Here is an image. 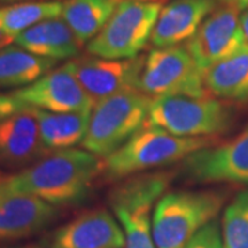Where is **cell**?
Instances as JSON below:
<instances>
[{
    "mask_svg": "<svg viewBox=\"0 0 248 248\" xmlns=\"http://www.w3.org/2000/svg\"><path fill=\"white\" fill-rule=\"evenodd\" d=\"M145 58V55H138L130 60H105L91 55L73 58L66 65L93 102L97 104L119 93L138 89Z\"/></svg>",
    "mask_w": 248,
    "mask_h": 248,
    "instance_id": "obj_11",
    "label": "cell"
},
{
    "mask_svg": "<svg viewBox=\"0 0 248 248\" xmlns=\"http://www.w3.org/2000/svg\"><path fill=\"white\" fill-rule=\"evenodd\" d=\"M45 148L36 108L24 107L0 122V163L6 167H22L45 157Z\"/></svg>",
    "mask_w": 248,
    "mask_h": 248,
    "instance_id": "obj_14",
    "label": "cell"
},
{
    "mask_svg": "<svg viewBox=\"0 0 248 248\" xmlns=\"http://www.w3.org/2000/svg\"><path fill=\"white\" fill-rule=\"evenodd\" d=\"M161 9L160 0H120L107 25L87 43V51L105 60H130L141 55Z\"/></svg>",
    "mask_w": 248,
    "mask_h": 248,
    "instance_id": "obj_6",
    "label": "cell"
},
{
    "mask_svg": "<svg viewBox=\"0 0 248 248\" xmlns=\"http://www.w3.org/2000/svg\"><path fill=\"white\" fill-rule=\"evenodd\" d=\"M55 61L21 48L7 46L0 50V89L25 87L53 71Z\"/></svg>",
    "mask_w": 248,
    "mask_h": 248,
    "instance_id": "obj_20",
    "label": "cell"
},
{
    "mask_svg": "<svg viewBox=\"0 0 248 248\" xmlns=\"http://www.w3.org/2000/svg\"><path fill=\"white\" fill-rule=\"evenodd\" d=\"M185 248H225L222 229L217 219L205 225L195 237L190 240Z\"/></svg>",
    "mask_w": 248,
    "mask_h": 248,
    "instance_id": "obj_24",
    "label": "cell"
},
{
    "mask_svg": "<svg viewBox=\"0 0 248 248\" xmlns=\"http://www.w3.org/2000/svg\"><path fill=\"white\" fill-rule=\"evenodd\" d=\"M120 0H66L62 18L80 45L89 43L107 25Z\"/></svg>",
    "mask_w": 248,
    "mask_h": 248,
    "instance_id": "obj_21",
    "label": "cell"
},
{
    "mask_svg": "<svg viewBox=\"0 0 248 248\" xmlns=\"http://www.w3.org/2000/svg\"><path fill=\"white\" fill-rule=\"evenodd\" d=\"M184 170L189 179L200 184L248 185V124L229 141L189 155Z\"/></svg>",
    "mask_w": 248,
    "mask_h": 248,
    "instance_id": "obj_10",
    "label": "cell"
},
{
    "mask_svg": "<svg viewBox=\"0 0 248 248\" xmlns=\"http://www.w3.org/2000/svg\"><path fill=\"white\" fill-rule=\"evenodd\" d=\"M16 248H42V247H37V246H24V247H16Z\"/></svg>",
    "mask_w": 248,
    "mask_h": 248,
    "instance_id": "obj_30",
    "label": "cell"
},
{
    "mask_svg": "<svg viewBox=\"0 0 248 248\" xmlns=\"http://www.w3.org/2000/svg\"><path fill=\"white\" fill-rule=\"evenodd\" d=\"M102 172V160L91 152L55 151L14 175L0 178V193L33 196L54 207L71 205L84 200Z\"/></svg>",
    "mask_w": 248,
    "mask_h": 248,
    "instance_id": "obj_1",
    "label": "cell"
},
{
    "mask_svg": "<svg viewBox=\"0 0 248 248\" xmlns=\"http://www.w3.org/2000/svg\"><path fill=\"white\" fill-rule=\"evenodd\" d=\"M240 24H241L243 33L246 36V40L248 42V7L246 10H243V13L240 16Z\"/></svg>",
    "mask_w": 248,
    "mask_h": 248,
    "instance_id": "obj_27",
    "label": "cell"
},
{
    "mask_svg": "<svg viewBox=\"0 0 248 248\" xmlns=\"http://www.w3.org/2000/svg\"><path fill=\"white\" fill-rule=\"evenodd\" d=\"M233 124V110L226 101L211 94L202 97L170 95L152 99L145 125L157 127L186 138H214Z\"/></svg>",
    "mask_w": 248,
    "mask_h": 248,
    "instance_id": "obj_4",
    "label": "cell"
},
{
    "mask_svg": "<svg viewBox=\"0 0 248 248\" xmlns=\"http://www.w3.org/2000/svg\"><path fill=\"white\" fill-rule=\"evenodd\" d=\"M62 1H22L0 9V19L4 32L16 39L19 33L36 24L62 16Z\"/></svg>",
    "mask_w": 248,
    "mask_h": 248,
    "instance_id": "obj_22",
    "label": "cell"
},
{
    "mask_svg": "<svg viewBox=\"0 0 248 248\" xmlns=\"http://www.w3.org/2000/svg\"><path fill=\"white\" fill-rule=\"evenodd\" d=\"M204 86L222 101L247 102L248 47L211 66L204 73Z\"/></svg>",
    "mask_w": 248,
    "mask_h": 248,
    "instance_id": "obj_18",
    "label": "cell"
},
{
    "mask_svg": "<svg viewBox=\"0 0 248 248\" xmlns=\"http://www.w3.org/2000/svg\"><path fill=\"white\" fill-rule=\"evenodd\" d=\"M215 1H221L223 4H233L240 10H246L248 7V0H215Z\"/></svg>",
    "mask_w": 248,
    "mask_h": 248,
    "instance_id": "obj_28",
    "label": "cell"
},
{
    "mask_svg": "<svg viewBox=\"0 0 248 248\" xmlns=\"http://www.w3.org/2000/svg\"><path fill=\"white\" fill-rule=\"evenodd\" d=\"M3 3H14V1H25V0H0Z\"/></svg>",
    "mask_w": 248,
    "mask_h": 248,
    "instance_id": "obj_29",
    "label": "cell"
},
{
    "mask_svg": "<svg viewBox=\"0 0 248 248\" xmlns=\"http://www.w3.org/2000/svg\"><path fill=\"white\" fill-rule=\"evenodd\" d=\"M141 90H127L97 102L90 115L83 149L107 157L123 146L146 123L152 105Z\"/></svg>",
    "mask_w": 248,
    "mask_h": 248,
    "instance_id": "obj_5",
    "label": "cell"
},
{
    "mask_svg": "<svg viewBox=\"0 0 248 248\" xmlns=\"http://www.w3.org/2000/svg\"><path fill=\"white\" fill-rule=\"evenodd\" d=\"M241 11L233 4L218 6L187 42L186 47L203 73L248 47L240 24Z\"/></svg>",
    "mask_w": 248,
    "mask_h": 248,
    "instance_id": "obj_9",
    "label": "cell"
},
{
    "mask_svg": "<svg viewBox=\"0 0 248 248\" xmlns=\"http://www.w3.org/2000/svg\"><path fill=\"white\" fill-rule=\"evenodd\" d=\"M27 107L13 94H0V122L7 119L9 116L14 115L19 109Z\"/></svg>",
    "mask_w": 248,
    "mask_h": 248,
    "instance_id": "obj_25",
    "label": "cell"
},
{
    "mask_svg": "<svg viewBox=\"0 0 248 248\" xmlns=\"http://www.w3.org/2000/svg\"><path fill=\"white\" fill-rule=\"evenodd\" d=\"M91 110L54 113L36 109L40 138L46 149L48 152L65 151L81 145L89 130Z\"/></svg>",
    "mask_w": 248,
    "mask_h": 248,
    "instance_id": "obj_19",
    "label": "cell"
},
{
    "mask_svg": "<svg viewBox=\"0 0 248 248\" xmlns=\"http://www.w3.org/2000/svg\"><path fill=\"white\" fill-rule=\"evenodd\" d=\"M57 207L29 195L0 193V241L27 239L57 218Z\"/></svg>",
    "mask_w": 248,
    "mask_h": 248,
    "instance_id": "obj_16",
    "label": "cell"
},
{
    "mask_svg": "<svg viewBox=\"0 0 248 248\" xmlns=\"http://www.w3.org/2000/svg\"><path fill=\"white\" fill-rule=\"evenodd\" d=\"M218 6L215 0H171L160 11L151 43L164 48L189 42Z\"/></svg>",
    "mask_w": 248,
    "mask_h": 248,
    "instance_id": "obj_15",
    "label": "cell"
},
{
    "mask_svg": "<svg viewBox=\"0 0 248 248\" xmlns=\"http://www.w3.org/2000/svg\"><path fill=\"white\" fill-rule=\"evenodd\" d=\"M225 248H248V189L232 199L222 215Z\"/></svg>",
    "mask_w": 248,
    "mask_h": 248,
    "instance_id": "obj_23",
    "label": "cell"
},
{
    "mask_svg": "<svg viewBox=\"0 0 248 248\" xmlns=\"http://www.w3.org/2000/svg\"><path fill=\"white\" fill-rule=\"evenodd\" d=\"M169 174L135 175L115 187L109 203L124 233V248H157L153 240V210L169 187Z\"/></svg>",
    "mask_w": 248,
    "mask_h": 248,
    "instance_id": "obj_7",
    "label": "cell"
},
{
    "mask_svg": "<svg viewBox=\"0 0 248 248\" xmlns=\"http://www.w3.org/2000/svg\"><path fill=\"white\" fill-rule=\"evenodd\" d=\"M14 43L29 53L54 61L78 58L80 53V42L61 18H50L36 24L19 33Z\"/></svg>",
    "mask_w": 248,
    "mask_h": 248,
    "instance_id": "obj_17",
    "label": "cell"
},
{
    "mask_svg": "<svg viewBox=\"0 0 248 248\" xmlns=\"http://www.w3.org/2000/svg\"><path fill=\"white\" fill-rule=\"evenodd\" d=\"M225 195L217 190L164 193L153 210V240L157 248H185L205 225L217 219Z\"/></svg>",
    "mask_w": 248,
    "mask_h": 248,
    "instance_id": "obj_2",
    "label": "cell"
},
{
    "mask_svg": "<svg viewBox=\"0 0 248 248\" xmlns=\"http://www.w3.org/2000/svg\"><path fill=\"white\" fill-rule=\"evenodd\" d=\"M11 94L27 107L54 113L89 112L95 105L66 63Z\"/></svg>",
    "mask_w": 248,
    "mask_h": 248,
    "instance_id": "obj_12",
    "label": "cell"
},
{
    "mask_svg": "<svg viewBox=\"0 0 248 248\" xmlns=\"http://www.w3.org/2000/svg\"><path fill=\"white\" fill-rule=\"evenodd\" d=\"M11 42H14V39L10 37V36L4 32V28H3L1 19H0V50L4 48V47H7Z\"/></svg>",
    "mask_w": 248,
    "mask_h": 248,
    "instance_id": "obj_26",
    "label": "cell"
},
{
    "mask_svg": "<svg viewBox=\"0 0 248 248\" xmlns=\"http://www.w3.org/2000/svg\"><path fill=\"white\" fill-rule=\"evenodd\" d=\"M215 143V138L177 137L157 127L143 125L117 151L102 159L108 179H122L185 160L193 152Z\"/></svg>",
    "mask_w": 248,
    "mask_h": 248,
    "instance_id": "obj_3",
    "label": "cell"
},
{
    "mask_svg": "<svg viewBox=\"0 0 248 248\" xmlns=\"http://www.w3.org/2000/svg\"><path fill=\"white\" fill-rule=\"evenodd\" d=\"M120 223L105 208L80 214L54 232L50 248H124Z\"/></svg>",
    "mask_w": 248,
    "mask_h": 248,
    "instance_id": "obj_13",
    "label": "cell"
},
{
    "mask_svg": "<svg viewBox=\"0 0 248 248\" xmlns=\"http://www.w3.org/2000/svg\"><path fill=\"white\" fill-rule=\"evenodd\" d=\"M138 90L153 99L210 94L204 86V73L197 68L186 46L153 48L145 58Z\"/></svg>",
    "mask_w": 248,
    "mask_h": 248,
    "instance_id": "obj_8",
    "label": "cell"
}]
</instances>
